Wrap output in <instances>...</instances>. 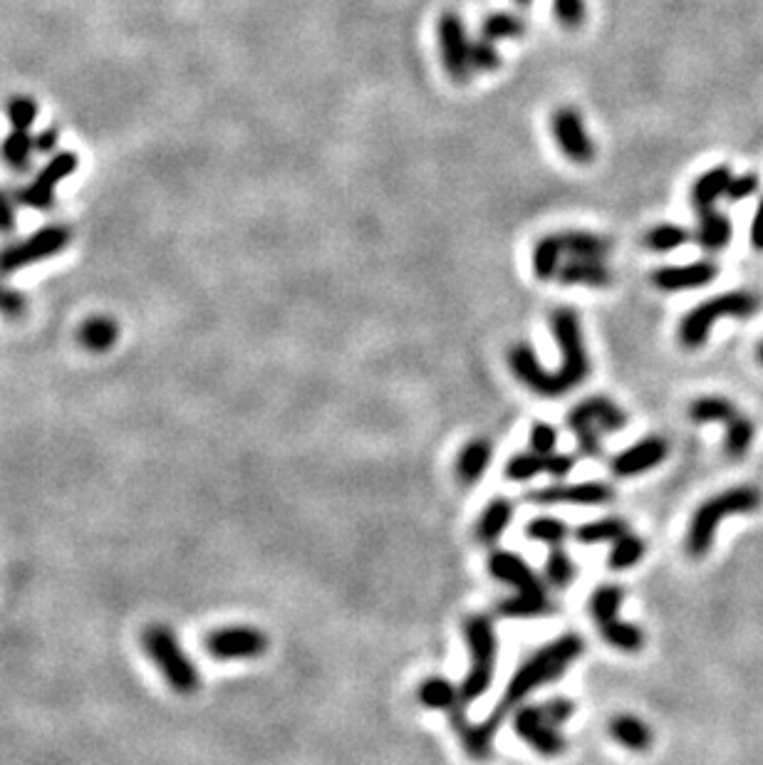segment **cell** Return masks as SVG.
Masks as SVG:
<instances>
[{"label":"cell","instance_id":"cell-1","mask_svg":"<svg viewBox=\"0 0 763 765\" xmlns=\"http://www.w3.org/2000/svg\"><path fill=\"white\" fill-rule=\"evenodd\" d=\"M553 322L555 340H558L560 352H563V362L555 372L541 367L536 352L528 345H513L508 352V364H511L513 374L521 384H526L531 392H536L538 397H563V394L573 392L575 387L588 379L590 374V359L585 352V340L583 330H580L578 312L573 307H560L550 317Z\"/></svg>","mask_w":763,"mask_h":765},{"label":"cell","instance_id":"cell-2","mask_svg":"<svg viewBox=\"0 0 763 765\" xmlns=\"http://www.w3.org/2000/svg\"><path fill=\"white\" fill-rule=\"evenodd\" d=\"M585 652V642L580 634L568 632L563 637L553 639L550 644L533 652L521 666H518L516 674L511 676L506 686V694L498 701L496 711L486 718L493 728H501V721L508 716V711L518 709L526 696H531L533 691L541 689V686L550 684V681H558L560 676L568 671V666Z\"/></svg>","mask_w":763,"mask_h":765},{"label":"cell","instance_id":"cell-3","mask_svg":"<svg viewBox=\"0 0 763 765\" xmlns=\"http://www.w3.org/2000/svg\"><path fill=\"white\" fill-rule=\"evenodd\" d=\"M763 506V493L756 486H734L704 501L694 513L687 533V553L704 558L714 543V533L721 520L731 515H751Z\"/></svg>","mask_w":763,"mask_h":765},{"label":"cell","instance_id":"cell-4","mask_svg":"<svg viewBox=\"0 0 763 765\" xmlns=\"http://www.w3.org/2000/svg\"><path fill=\"white\" fill-rule=\"evenodd\" d=\"M142 647L176 694H194L199 689V671L181 649L174 629L166 624H149L142 632Z\"/></svg>","mask_w":763,"mask_h":765},{"label":"cell","instance_id":"cell-5","mask_svg":"<svg viewBox=\"0 0 763 765\" xmlns=\"http://www.w3.org/2000/svg\"><path fill=\"white\" fill-rule=\"evenodd\" d=\"M759 310V298L749 290H731V293L711 298L707 303L697 305L692 312H687L679 322V342L689 350L702 347L709 340V330L721 317H736V320H749Z\"/></svg>","mask_w":763,"mask_h":765},{"label":"cell","instance_id":"cell-6","mask_svg":"<svg viewBox=\"0 0 763 765\" xmlns=\"http://www.w3.org/2000/svg\"><path fill=\"white\" fill-rule=\"evenodd\" d=\"M464 637L471 649V671L466 674L459 694L464 704L481 699L491 689L493 671H496V632L486 614H471L464 622Z\"/></svg>","mask_w":763,"mask_h":765},{"label":"cell","instance_id":"cell-7","mask_svg":"<svg viewBox=\"0 0 763 765\" xmlns=\"http://www.w3.org/2000/svg\"><path fill=\"white\" fill-rule=\"evenodd\" d=\"M625 424V411L607 397L585 399L568 414V426L578 439L580 454L588 459L602 456V434H615Z\"/></svg>","mask_w":763,"mask_h":765},{"label":"cell","instance_id":"cell-8","mask_svg":"<svg viewBox=\"0 0 763 765\" xmlns=\"http://www.w3.org/2000/svg\"><path fill=\"white\" fill-rule=\"evenodd\" d=\"M72 243V228L53 223L40 231H35L30 238L13 243V246L0 251V275H10L25 265H35L45 258H53L60 251H65Z\"/></svg>","mask_w":763,"mask_h":765},{"label":"cell","instance_id":"cell-9","mask_svg":"<svg viewBox=\"0 0 763 765\" xmlns=\"http://www.w3.org/2000/svg\"><path fill=\"white\" fill-rule=\"evenodd\" d=\"M206 649L214 659L236 662V659H258L266 654L268 637L256 627H221L206 637Z\"/></svg>","mask_w":763,"mask_h":765},{"label":"cell","instance_id":"cell-10","mask_svg":"<svg viewBox=\"0 0 763 765\" xmlns=\"http://www.w3.org/2000/svg\"><path fill=\"white\" fill-rule=\"evenodd\" d=\"M513 731H516V736L523 738L533 751L541 753L545 758L560 756V753H565V748H568L565 736L555 731L553 723H548L541 706H521V709H516Z\"/></svg>","mask_w":763,"mask_h":765},{"label":"cell","instance_id":"cell-11","mask_svg":"<svg viewBox=\"0 0 763 765\" xmlns=\"http://www.w3.org/2000/svg\"><path fill=\"white\" fill-rule=\"evenodd\" d=\"M439 45L444 65L454 82H469L471 72V43L466 38L464 20L456 13H444L439 18Z\"/></svg>","mask_w":763,"mask_h":765},{"label":"cell","instance_id":"cell-12","mask_svg":"<svg viewBox=\"0 0 763 765\" xmlns=\"http://www.w3.org/2000/svg\"><path fill=\"white\" fill-rule=\"evenodd\" d=\"M77 169V156L72 152H60L45 164V169L25 186L18 194L20 204L35 208V211H48L55 204V189Z\"/></svg>","mask_w":763,"mask_h":765},{"label":"cell","instance_id":"cell-13","mask_svg":"<svg viewBox=\"0 0 763 765\" xmlns=\"http://www.w3.org/2000/svg\"><path fill=\"white\" fill-rule=\"evenodd\" d=\"M553 137L558 142L560 152L568 156L575 164H590L595 159V144L585 129L583 114L573 107H560L553 114Z\"/></svg>","mask_w":763,"mask_h":765},{"label":"cell","instance_id":"cell-14","mask_svg":"<svg viewBox=\"0 0 763 765\" xmlns=\"http://www.w3.org/2000/svg\"><path fill=\"white\" fill-rule=\"evenodd\" d=\"M533 503H578V506H602L615 501V491L607 483H563V486H548L531 491Z\"/></svg>","mask_w":763,"mask_h":765},{"label":"cell","instance_id":"cell-15","mask_svg":"<svg viewBox=\"0 0 763 765\" xmlns=\"http://www.w3.org/2000/svg\"><path fill=\"white\" fill-rule=\"evenodd\" d=\"M669 454V444L659 436H647V439L637 441L630 449H625L622 454H617L612 459V473L620 478H632L640 476V473L650 471V468L659 466Z\"/></svg>","mask_w":763,"mask_h":765},{"label":"cell","instance_id":"cell-16","mask_svg":"<svg viewBox=\"0 0 763 765\" xmlns=\"http://www.w3.org/2000/svg\"><path fill=\"white\" fill-rule=\"evenodd\" d=\"M489 570L496 580L506 582V585L516 587L518 595H528V592H543V582L538 580L536 572L531 570L526 560L518 558L516 553L508 550H496L489 558Z\"/></svg>","mask_w":763,"mask_h":765},{"label":"cell","instance_id":"cell-17","mask_svg":"<svg viewBox=\"0 0 763 765\" xmlns=\"http://www.w3.org/2000/svg\"><path fill=\"white\" fill-rule=\"evenodd\" d=\"M719 268H716L711 260H702V263H689V265H669V268H659L652 273V283L659 290H689V288H702L709 285L716 278Z\"/></svg>","mask_w":763,"mask_h":765},{"label":"cell","instance_id":"cell-18","mask_svg":"<svg viewBox=\"0 0 763 765\" xmlns=\"http://www.w3.org/2000/svg\"><path fill=\"white\" fill-rule=\"evenodd\" d=\"M464 706L466 704H459L454 711H449L451 726H454V731H456V736H459L464 751L469 753L474 761H489L496 731H493V728L486 721L471 723L464 714Z\"/></svg>","mask_w":763,"mask_h":765},{"label":"cell","instance_id":"cell-19","mask_svg":"<svg viewBox=\"0 0 763 765\" xmlns=\"http://www.w3.org/2000/svg\"><path fill=\"white\" fill-rule=\"evenodd\" d=\"M610 736L615 738L620 746H625L627 751L632 753H645L650 751L654 736L650 731V726H647L642 718L637 716H630V714H622V716H615L610 721Z\"/></svg>","mask_w":763,"mask_h":765},{"label":"cell","instance_id":"cell-20","mask_svg":"<svg viewBox=\"0 0 763 765\" xmlns=\"http://www.w3.org/2000/svg\"><path fill=\"white\" fill-rule=\"evenodd\" d=\"M558 280L565 285H593V288H605L612 283V273L602 260L573 258L558 270Z\"/></svg>","mask_w":763,"mask_h":765},{"label":"cell","instance_id":"cell-21","mask_svg":"<svg viewBox=\"0 0 763 765\" xmlns=\"http://www.w3.org/2000/svg\"><path fill=\"white\" fill-rule=\"evenodd\" d=\"M493 456L491 444L486 439H474L461 449L459 459H456V476H459L461 483L471 486V483L479 481L481 476L489 468Z\"/></svg>","mask_w":763,"mask_h":765},{"label":"cell","instance_id":"cell-22","mask_svg":"<svg viewBox=\"0 0 763 765\" xmlns=\"http://www.w3.org/2000/svg\"><path fill=\"white\" fill-rule=\"evenodd\" d=\"M731 179H734V176H731L729 166H714V169H709L707 174L699 176V179L694 181V186H692L694 208H697L699 213L709 211V208L714 206V201L719 199V196L726 194Z\"/></svg>","mask_w":763,"mask_h":765},{"label":"cell","instance_id":"cell-23","mask_svg":"<svg viewBox=\"0 0 763 765\" xmlns=\"http://www.w3.org/2000/svg\"><path fill=\"white\" fill-rule=\"evenodd\" d=\"M417 699L419 704L427 706V709L446 711V714L454 711L459 704H464L459 689H456L449 679H441V676H429V679H424L417 689Z\"/></svg>","mask_w":763,"mask_h":765},{"label":"cell","instance_id":"cell-24","mask_svg":"<svg viewBox=\"0 0 763 765\" xmlns=\"http://www.w3.org/2000/svg\"><path fill=\"white\" fill-rule=\"evenodd\" d=\"M731 233H734V228H731V221L724 216V213L714 211V208L699 213L697 241L704 251L714 253V251H721V248H726L731 241Z\"/></svg>","mask_w":763,"mask_h":765},{"label":"cell","instance_id":"cell-25","mask_svg":"<svg viewBox=\"0 0 763 765\" xmlns=\"http://www.w3.org/2000/svg\"><path fill=\"white\" fill-rule=\"evenodd\" d=\"M560 243H563V253L570 258H590V260H605L610 255L612 243L607 238L595 236L588 231H565L558 233Z\"/></svg>","mask_w":763,"mask_h":765},{"label":"cell","instance_id":"cell-26","mask_svg":"<svg viewBox=\"0 0 763 765\" xmlns=\"http://www.w3.org/2000/svg\"><path fill=\"white\" fill-rule=\"evenodd\" d=\"M511 518H513V503L506 501V498H496V501H491L489 506L484 508V513H481L479 525H476V538H479L481 543L493 545L498 538H501L503 530L508 528Z\"/></svg>","mask_w":763,"mask_h":765},{"label":"cell","instance_id":"cell-27","mask_svg":"<svg viewBox=\"0 0 763 765\" xmlns=\"http://www.w3.org/2000/svg\"><path fill=\"white\" fill-rule=\"evenodd\" d=\"M119 337V325L112 320V317H90V320L85 322V325L80 327V332H77V340H80V345L85 347V350L90 352H107L109 347L117 342Z\"/></svg>","mask_w":763,"mask_h":765},{"label":"cell","instance_id":"cell-28","mask_svg":"<svg viewBox=\"0 0 763 765\" xmlns=\"http://www.w3.org/2000/svg\"><path fill=\"white\" fill-rule=\"evenodd\" d=\"M602 639H605L610 647L620 649V652L635 654L645 647V632L640 627L630 622H622V619H610V622L598 624Z\"/></svg>","mask_w":763,"mask_h":765},{"label":"cell","instance_id":"cell-29","mask_svg":"<svg viewBox=\"0 0 763 765\" xmlns=\"http://www.w3.org/2000/svg\"><path fill=\"white\" fill-rule=\"evenodd\" d=\"M555 610L553 600L548 597V592H528V595H513L511 600L501 602L498 605V612L503 617H543V614H550Z\"/></svg>","mask_w":763,"mask_h":765},{"label":"cell","instance_id":"cell-30","mask_svg":"<svg viewBox=\"0 0 763 765\" xmlns=\"http://www.w3.org/2000/svg\"><path fill=\"white\" fill-rule=\"evenodd\" d=\"M35 152V139L28 129H13L0 147V156L5 164L15 171H25L30 166V156Z\"/></svg>","mask_w":763,"mask_h":765},{"label":"cell","instance_id":"cell-31","mask_svg":"<svg viewBox=\"0 0 763 765\" xmlns=\"http://www.w3.org/2000/svg\"><path fill=\"white\" fill-rule=\"evenodd\" d=\"M739 414L741 411L724 397H702L697 399V402H692V407H689V416H692V421H697V424L724 421V424L729 426Z\"/></svg>","mask_w":763,"mask_h":765},{"label":"cell","instance_id":"cell-32","mask_svg":"<svg viewBox=\"0 0 763 765\" xmlns=\"http://www.w3.org/2000/svg\"><path fill=\"white\" fill-rule=\"evenodd\" d=\"M563 243H560L558 233L553 236H545L536 243V251H533V270L541 280H550L553 275H558L560 270V258H563Z\"/></svg>","mask_w":763,"mask_h":765},{"label":"cell","instance_id":"cell-33","mask_svg":"<svg viewBox=\"0 0 763 765\" xmlns=\"http://www.w3.org/2000/svg\"><path fill=\"white\" fill-rule=\"evenodd\" d=\"M627 533V523L620 518H602L595 523H585L575 530V538L585 545L595 543H615L617 538Z\"/></svg>","mask_w":763,"mask_h":765},{"label":"cell","instance_id":"cell-34","mask_svg":"<svg viewBox=\"0 0 763 765\" xmlns=\"http://www.w3.org/2000/svg\"><path fill=\"white\" fill-rule=\"evenodd\" d=\"M526 33V23L513 13H491L481 25L484 40H513Z\"/></svg>","mask_w":763,"mask_h":765},{"label":"cell","instance_id":"cell-35","mask_svg":"<svg viewBox=\"0 0 763 765\" xmlns=\"http://www.w3.org/2000/svg\"><path fill=\"white\" fill-rule=\"evenodd\" d=\"M622 600H625V592L622 587L617 585H600L598 590L593 592L590 597V612H593L595 622L605 624L610 619L617 617V610H620Z\"/></svg>","mask_w":763,"mask_h":765},{"label":"cell","instance_id":"cell-36","mask_svg":"<svg viewBox=\"0 0 763 765\" xmlns=\"http://www.w3.org/2000/svg\"><path fill=\"white\" fill-rule=\"evenodd\" d=\"M642 558H645V540H640L637 535L625 533L612 543L610 567H615V570H630Z\"/></svg>","mask_w":763,"mask_h":765},{"label":"cell","instance_id":"cell-37","mask_svg":"<svg viewBox=\"0 0 763 765\" xmlns=\"http://www.w3.org/2000/svg\"><path fill=\"white\" fill-rule=\"evenodd\" d=\"M689 241V231L682 226H674V223H662V226H654L647 231L645 246L652 248L657 253L674 251V248L684 246Z\"/></svg>","mask_w":763,"mask_h":765},{"label":"cell","instance_id":"cell-38","mask_svg":"<svg viewBox=\"0 0 763 765\" xmlns=\"http://www.w3.org/2000/svg\"><path fill=\"white\" fill-rule=\"evenodd\" d=\"M754 436V421L746 419L744 414H739L729 424V431H726V454H729L731 459H741V456L749 451V446L754 444Z\"/></svg>","mask_w":763,"mask_h":765},{"label":"cell","instance_id":"cell-39","mask_svg":"<svg viewBox=\"0 0 763 765\" xmlns=\"http://www.w3.org/2000/svg\"><path fill=\"white\" fill-rule=\"evenodd\" d=\"M545 580L553 587H558V590H563V587H568L575 580V562L570 560V555L560 545L550 550L548 562H545Z\"/></svg>","mask_w":763,"mask_h":765},{"label":"cell","instance_id":"cell-40","mask_svg":"<svg viewBox=\"0 0 763 765\" xmlns=\"http://www.w3.org/2000/svg\"><path fill=\"white\" fill-rule=\"evenodd\" d=\"M528 538L538 540V543H548V545H560L565 543V538L570 535V528L558 518H536L528 523L526 528Z\"/></svg>","mask_w":763,"mask_h":765},{"label":"cell","instance_id":"cell-41","mask_svg":"<svg viewBox=\"0 0 763 765\" xmlns=\"http://www.w3.org/2000/svg\"><path fill=\"white\" fill-rule=\"evenodd\" d=\"M545 473V456L543 454H516L506 466V476L511 481H531V478Z\"/></svg>","mask_w":763,"mask_h":765},{"label":"cell","instance_id":"cell-42","mask_svg":"<svg viewBox=\"0 0 763 765\" xmlns=\"http://www.w3.org/2000/svg\"><path fill=\"white\" fill-rule=\"evenodd\" d=\"M516 3L528 5L531 0H516ZM585 13H588L585 0H555V18L565 28H580L585 23Z\"/></svg>","mask_w":763,"mask_h":765},{"label":"cell","instance_id":"cell-43","mask_svg":"<svg viewBox=\"0 0 763 765\" xmlns=\"http://www.w3.org/2000/svg\"><path fill=\"white\" fill-rule=\"evenodd\" d=\"M35 117H38V107H35L33 100L28 97H13L8 104V119L10 127L13 129H28L35 124Z\"/></svg>","mask_w":763,"mask_h":765},{"label":"cell","instance_id":"cell-44","mask_svg":"<svg viewBox=\"0 0 763 765\" xmlns=\"http://www.w3.org/2000/svg\"><path fill=\"white\" fill-rule=\"evenodd\" d=\"M28 310V300H25L23 293H18L15 288H5L0 285V315L5 320H20Z\"/></svg>","mask_w":763,"mask_h":765},{"label":"cell","instance_id":"cell-45","mask_svg":"<svg viewBox=\"0 0 763 765\" xmlns=\"http://www.w3.org/2000/svg\"><path fill=\"white\" fill-rule=\"evenodd\" d=\"M498 65H501V57H498L491 40L481 38L479 43H471V67H474V70L489 72L496 70Z\"/></svg>","mask_w":763,"mask_h":765},{"label":"cell","instance_id":"cell-46","mask_svg":"<svg viewBox=\"0 0 763 765\" xmlns=\"http://www.w3.org/2000/svg\"><path fill=\"white\" fill-rule=\"evenodd\" d=\"M558 444V431L550 424H536L531 431V446L536 454H553Z\"/></svg>","mask_w":763,"mask_h":765},{"label":"cell","instance_id":"cell-47","mask_svg":"<svg viewBox=\"0 0 763 765\" xmlns=\"http://www.w3.org/2000/svg\"><path fill=\"white\" fill-rule=\"evenodd\" d=\"M541 711H543V716L548 718V723H553V726H563L565 721H570V718H573L575 704L568 699H550L541 706Z\"/></svg>","mask_w":763,"mask_h":765},{"label":"cell","instance_id":"cell-48","mask_svg":"<svg viewBox=\"0 0 763 765\" xmlns=\"http://www.w3.org/2000/svg\"><path fill=\"white\" fill-rule=\"evenodd\" d=\"M756 189H759V179H756L754 174H741L739 179H731L729 189H726L724 196L729 201H741V199H749V196H754Z\"/></svg>","mask_w":763,"mask_h":765},{"label":"cell","instance_id":"cell-49","mask_svg":"<svg viewBox=\"0 0 763 765\" xmlns=\"http://www.w3.org/2000/svg\"><path fill=\"white\" fill-rule=\"evenodd\" d=\"M18 201V196L0 189V233H5V236L15 231V204Z\"/></svg>","mask_w":763,"mask_h":765},{"label":"cell","instance_id":"cell-50","mask_svg":"<svg viewBox=\"0 0 763 765\" xmlns=\"http://www.w3.org/2000/svg\"><path fill=\"white\" fill-rule=\"evenodd\" d=\"M573 466H575L573 456L555 454V451L553 454H545V473H548V476L565 478L570 471H573Z\"/></svg>","mask_w":763,"mask_h":765},{"label":"cell","instance_id":"cell-51","mask_svg":"<svg viewBox=\"0 0 763 765\" xmlns=\"http://www.w3.org/2000/svg\"><path fill=\"white\" fill-rule=\"evenodd\" d=\"M751 243H754L756 251H763V199L754 216V223H751Z\"/></svg>","mask_w":763,"mask_h":765},{"label":"cell","instance_id":"cell-52","mask_svg":"<svg viewBox=\"0 0 763 765\" xmlns=\"http://www.w3.org/2000/svg\"><path fill=\"white\" fill-rule=\"evenodd\" d=\"M55 142H57V132L55 129H48V132H43L38 139H35V149H38V152H50V149L55 147Z\"/></svg>","mask_w":763,"mask_h":765},{"label":"cell","instance_id":"cell-53","mask_svg":"<svg viewBox=\"0 0 763 765\" xmlns=\"http://www.w3.org/2000/svg\"><path fill=\"white\" fill-rule=\"evenodd\" d=\"M756 357H759V362L763 364V342L759 345V355H756Z\"/></svg>","mask_w":763,"mask_h":765}]
</instances>
